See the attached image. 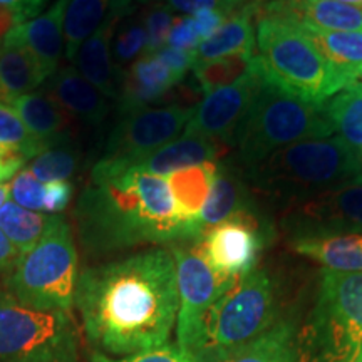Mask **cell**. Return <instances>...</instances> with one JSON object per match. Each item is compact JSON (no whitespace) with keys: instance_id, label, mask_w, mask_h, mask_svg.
I'll return each instance as SVG.
<instances>
[{"instance_id":"6da1fadb","label":"cell","mask_w":362,"mask_h":362,"mask_svg":"<svg viewBox=\"0 0 362 362\" xmlns=\"http://www.w3.org/2000/svg\"><path fill=\"white\" fill-rule=\"evenodd\" d=\"M74 305L94 352L124 357L166 346L180 309L173 253L148 248L84 270Z\"/></svg>"},{"instance_id":"7a4b0ae2","label":"cell","mask_w":362,"mask_h":362,"mask_svg":"<svg viewBox=\"0 0 362 362\" xmlns=\"http://www.w3.org/2000/svg\"><path fill=\"white\" fill-rule=\"evenodd\" d=\"M81 240L90 253L193 242L192 226L180 214L166 176L131 168L90 180L76 205Z\"/></svg>"},{"instance_id":"3957f363","label":"cell","mask_w":362,"mask_h":362,"mask_svg":"<svg viewBox=\"0 0 362 362\" xmlns=\"http://www.w3.org/2000/svg\"><path fill=\"white\" fill-rule=\"evenodd\" d=\"M253 189L284 208L362 175L361 158L339 136L288 144L245 173Z\"/></svg>"},{"instance_id":"277c9868","label":"cell","mask_w":362,"mask_h":362,"mask_svg":"<svg viewBox=\"0 0 362 362\" xmlns=\"http://www.w3.org/2000/svg\"><path fill=\"white\" fill-rule=\"evenodd\" d=\"M257 51L264 78L307 103L324 104L349 86L320 54L304 27L285 17L260 13Z\"/></svg>"},{"instance_id":"5b68a950","label":"cell","mask_w":362,"mask_h":362,"mask_svg":"<svg viewBox=\"0 0 362 362\" xmlns=\"http://www.w3.org/2000/svg\"><path fill=\"white\" fill-rule=\"evenodd\" d=\"M329 136H334V131L324 104L292 96L264 78L238 126L235 143L238 160L247 173L288 144Z\"/></svg>"},{"instance_id":"8992f818","label":"cell","mask_w":362,"mask_h":362,"mask_svg":"<svg viewBox=\"0 0 362 362\" xmlns=\"http://www.w3.org/2000/svg\"><path fill=\"white\" fill-rule=\"evenodd\" d=\"M78 250L71 225L52 215L33 250L21 257L6 279L8 293L40 310L71 312L78 287Z\"/></svg>"},{"instance_id":"52a82bcc","label":"cell","mask_w":362,"mask_h":362,"mask_svg":"<svg viewBox=\"0 0 362 362\" xmlns=\"http://www.w3.org/2000/svg\"><path fill=\"white\" fill-rule=\"evenodd\" d=\"M274 317V284L265 270L253 269L235 279L211 305L194 361L215 362L237 351L269 330Z\"/></svg>"},{"instance_id":"ba28073f","label":"cell","mask_w":362,"mask_h":362,"mask_svg":"<svg viewBox=\"0 0 362 362\" xmlns=\"http://www.w3.org/2000/svg\"><path fill=\"white\" fill-rule=\"evenodd\" d=\"M0 362H83L71 312L34 309L0 292Z\"/></svg>"},{"instance_id":"9c48e42d","label":"cell","mask_w":362,"mask_h":362,"mask_svg":"<svg viewBox=\"0 0 362 362\" xmlns=\"http://www.w3.org/2000/svg\"><path fill=\"white\" fill-rule=\"evenodd\" d=\"M194 107L148 106L121 115L111 131L104 155L90 171V180L123 173L183 134Z\"/></svg>"},{"instance_id":"30bf717a","label":"cell","mask_w":362,"mask_h":362,"mask_svg":"<svg viewBox=\"0 0 362 362\" xmlns=\"http://www.w3.org/2000/svg\"><path fill=\"white\" fill-rule=\"evenodd\" d=\"M314 330L325 362H362V272H322Z\"/></svg>"},{"instance_id":"8fae6325","label":"cell","mask_w":362,"mask_h":362,"mask_svg":"<svg viewBox=\"0 0 362 362\" xmlns=\"http://www.w3.org/2000/svg\"><path fill=\"white\" fill-rule=\"evenodd\" d=\"M180 309L176 319V344L194 356L200 346L203 324L216 298L233 280L221 279L203 255L200 242L173 247Z\"/></svg>"},{"instance_id":"7c38bea8","label":"cell","mask_w":362,"mask_h":362,"mask_svg":"<svg viewBox=\"0 0 362 362\" xmlns=\"http://www.w3.org/2000/svg\"><path fill=\"white\" fill-rule=\"evenodd\" d=\"M293 238L362 233V175L285 208Z\"/></svg>"},{"instance_id":"4fadbf2b","label":"cell","mask_w":362,"mask_h":362,"mask_svg":"<svg viewBox=\"0 0 362 362\" xmlns=\"http://www.w3.org/2000/svg\"><path fill=\"white\" fill-rule=\"evenodd\" d=\"M202 252L216 274L235 280L255 269L264 247L259 218L255 214H242L221 221L203 235Z\"/></svg>"},{"instance_id":"5bb4252c","label":"cell","mask_w":362,"mask_h":362,"mask_svg":"<svg viewBox=\"0 0 362 362\" xmlns=\"http://www.w3.org/2000/svg\"><path fill=\"white\" fill-rule=\"evenodd\" d=\"M262 81L264 76L257 59L255 67L245 78L228 88L206 94L205 99L194 107L192 119L188 121L183 134L203 136L223 144L233 141L238 126L247 115Z\"/></svg>"},{"instance_id":"9a60e30c","label":"cell","mask_w":362,"mask_h":362,"mask_svg":"<svg viewBox=\"0 0 362 362\" xmlns=\"http://www.w3.org/2000/svg\"><path fill=\"white\" fill-rule=\"evenodd\" d=\"M67 0H56L47 12L40 13L33 21L22 22L12 29L2 45L21 47L33 56L45 78H51L57 71L64 42V16Z\"/></svg>"},{"instance_id":"2e32d148","label":"cell","mask_w":362,"mask_h":362,"mask_svg":"<svg viewBox=\"0 0 362 362\" xmlns=\"http://www.w3.org/2000/svg\"><path fill=\"white\" fill-rule=\"evenodd\" d=\"M44 93L74 124L94 128L101 126L110 115V98L86 81L74 66L61 67L54 72Z\"/></svg>"},{"instance_id":"e0dca14e","label":"cell","mask_w":362,"mask_h":362,"mask_svg":"<svg viewBox=\"0 0 362 362\" xmlns=\"http://www.w3.org/2000/svg\"><path fill=\"white\" fill-rule=\"evenodd\" d=\"M181 81L153 54L141 56L123 72L116 99L117 112L121 116L148 107L165 98Z\"/></svg>"},{"instance_id":"ac0fdd59","label":"cell","mask_w":362,"mask_h":362,"mask_svg":"<svg viewBox=\"0 0 362 362\" xmlns=\"http://www.w3.org/2000/svg\"><path fill=\"white\" fill-rule=\"evenodd\" d=\"M260 13L285 17L300 25L337 33H362V7L337 0H270Z\"/></svg>"},{"instance_id":"d6986e66","label":"cell","mask_w":362,"mask_h":362,"mask_svg":"<svg viewBox=\"0 0 362 362\" xmlns=\"http://www.w3.org/2000/svg\"><path fill=\"white\" fill-rule=\"evenodd\" d=\"M242 214H255L248 183H245L237 168L226 163H218L210 194L197 220V233L200 242L203 235L215 225Z\"/></svg>"},{"instance_id":"ffe728a7","label":"cell","mask_w":362,"mask_h":362,"mask_svg":"<svg viewBox=\"0 0 362 362\" xmlns=\"http://www.w3.org/2000/svg\"><path fill=\"white\" fill-rule=\"evenodd\" d=\"M121 21L123 19L115 17L104 22L96 33L84 40L72 59L81 76L110 99H117L123 79V71L117 69L112 61V37Z\"/></svg>"},{"instance_id":"44dd1931","label":"cell","mask_w":362,"mask_h":362,"mask_svg":"<svg viewBox=\"0 0 362 362\" xmlns=\"http://www.w3.org/2000/svg\"><path fill=\"white\" fill-rule=\"evenodd\" d=\"M12 106L19 112L40 153L47 148L71 141L76 124L44 90L21 96L13 101Z\"/></svg>"},{"instance_id":"7402d4cb","label":"cell","mask_w":362,"mask_h":362,"mask_svg":"<svg viewBox=\"0 0 362 362\" xmlns=\"http://www.w3.org/2000/svg\"><path fill=\"white\" fill-rule=\"evenodd\" d=\"M225 144L216 141V139L181 134L175 141L156 149L146 160H143L133 168L158 176H166L176 170L202 165V163H218L220 158L225 155Z\"/></svg>"},{"instance_id":"603a6c76","label":"cell","mask_w":362,"mask_h":362,"mask_svg":"<svg viewBox=\"0 0 362 362\" xmlns=\"http://www.w3.org/2000/svg\"><path fill=\"white\" fill-rule=\"evenodd\" d=\"M133 0H67L64 16V42L67 59H74L86 39L104 22L123 19L131 12Z\"/></svg>"},{"instance_id":"cb8c5ba5","label":"cell","mask_w":362,"mask_h":362,"mask_svg":"<svg viewBox=\"0 0 362 362\" xmlns=\"http://www.w3.org/2000/svg\"><path fill=\"white\" fill-rule=\"evenodd\" d=\"M257 13H260L259 6L247 4L235 11L225 24L216 33L197 47L198 61H211L233 54H255L257 44Z\"/></svg>"},{"instance_id":"d4e9b609","label":"cell","mask_w":362,"mask_h":362,"mask_svg":"<svg viewBox=\"0 0 362 362\" xmlns=\"http://www.w3.org/2000/svg\"><path fill=\"white\" fill-rule=\"evenodd\" d=\"M292 248L325 270L362 272V233L293 238Z\"/></svg>"},{"instance_id":"484cf974","label":"cell","mask_w":362,"mask_h":362,"mask_svg":"<svg viewBox=\"0 0 362 362\" xmlns=\"http://www.w3.org/2000/svg\"><path fill=\"white\" fill-rule=\"evenodd\" d=\"M216 170H218V163L208 161L166 175V181H168L180 214L192 226L194 243L200 242L197 233V220L210 194Z\"/></svg>"},{"instance_id":"4316f807","label":"cell","mask_w":362,"mask_h":362,"mask_svg":"<svg viewBox=\"0 0 362 362\" xmlns=\"http://www.w3.org/2000/svg\"><path fill=\"white\" fill-rule=\"evenodd\" d=\"M302 27L347 84H354L362 78V33H337L310 25Z\"/></svg>"},{"instance_id":"83f0119b","label":"cell","mask_w":362,"mask_h":362,"mask_svg":"<svg viewBox=\"0 0 362 362\" xmlns=\"http://www.w3.org/2000/svg\"><path fill=\"white\" fill-rule=\"evenodd\" d=\"M39 153L19 112L0 103V183L16 176L22 165Z\"/></svg>"},{"instance_id":"f1b7e54d","label":"cell","mask_w":362,"mask_h":362,"mask_svg":"<svg viewBox=\"0 0 362 362\" xmlns=\"http://www.w3.org/2000/svg\"><path fill=\"white\" fill-rule=\"evenodd\" d=\"M47 79L37 61L21 47L0 45V103L34 93Z\"/></svg>"},{"instance_id":"f546056e","label":"cell","mask_w":362,"mask_h":362,"mask_svg":"<svg viewBox=\"0 0 362 362\" xmlns=\"http://www.w3.org/2000/svg\"><path fill=\"white\" fill-rule=\"evenodd\" d=\"M332 131L357 155L362 153V81L347 86L324 103Z\"/></svg>"},{"instance_id":"4dcf8cb0","label":"cell","mask_w":362,"mask_h":362,"mask_svg":"<svg viewBox=\"0 0 362 362\" xmlns=\"http://www.w3.org/2000/svg\"><path fill=\"white\" fill-rule=\"evenodd\" d=\"M215 362H297L292 325L274 324L262 336Z\"/></svg>"},{"instance_id":"1f68e13d","label":"cell","mask_w":362,"mask_h":362,"mask_svg":"<svg viewBox=\"0 0 362 362\" xmlns=\"http://www.w3.org/2000/svg\"><path fill=\"white\" fill-rule=\"evenodd\" d=\"M257 64V54H233L211 61H198L193 67L194 81L203 94L228 88L243 79Z\"/></svg>"},{"instance_id":"d6a6232c","label":"cell","mask_w":362,"mask_h":362,"mask_svg":"<svg viewBox=\"0 0 362 362\" xmlns=\"http://www.w3.org/2000/svg\"><path fill=\"white\" fill-rule=\"evenodd\" d=\"M49 218L51 216L27 210L13 202H7L0 208V230L24 255L33 250L35 243L42 237Z\"/></svg>"},{"instance_id":"836d02e7","label":"cell","mask_w":362,"mask_h":362,"mask_svg":"<svg viewBox=\"0 0 362 362\" xmlns=\"http://www.w3.org/2000/svg\"><path fill=\"white\" fill-rule=\"evenodd\" d=\"M81 153L76 144L62 143L39 153L30 163L29 170L39 181H69L79 170Z\"/></svg>"},{"instance_id":"e575fe53","label":"cell","mask_w":362,"mask_h":362,"mask_svg":"<svg viewBox=\"0 0 362 362\" xmlns=\"http://www.w3.org/2000/svg\"><path fill=\"white\" fill-rule=\"evenodd\" d=\"M112 37V61L117 69H124L144 56L146 51V27L141 21H128Z\"/></svg>"},{"instance_id":"d590c367","label":"cell","mask_w":362,"mask_h":362,"mask_svg":"<svg viewBox=\"0 0 362 362\" xmlns=\"http://www.w3.org/2000/svg\"><path fill=\"white\" fill-rule=\"evenodd\" d=\"M175 17L173 11L168 6H156L148 12L144 27H146V54H155L166 45L171 25H173Z\"/></svg>"},{"instance_id":"8d00e7d4","label":"cell","mask_w":362,"mask_h":362,"mask_svg":"<svg viewBox=\"0 0 362 362\" xmlns=\"http://www.w3.org/2000/svg\"><path fill=\"white\" fill-rule=\"evenodd\" d=\"M11 194L13 203L27 210H44V185L30 170H21L13 176Z\"/></svg>"},{"instance_id":"74e56055","label":"cell","mask_w":362,"mask_h":362,"mask_svg":"<svg viewBox=\"0 0 362 362\" xmlns=\"http://www.w3.org/2000/svg\"><path fill=\"white\" fill-rule=\"evenodd\" d=\"M90 362H197L194 357L189 352L183 351L176 344H166V346L158 347V349L138 352V354L124 356L121 359H112L110 356L99 354V352H93L90 356Z\"/></svg>"},{"instance_id":"f35d334b","label":"cell","mask_w":362,"mask_h":362,"mask_svg":"<svg viewBox=\"0 0 362 362\" xmlns=\"http://www.w3.org/2000/svg\"><path fill=\"white\" fill-rule=\"evenodd\" d=\"M202 44L200 35L194 29V22L192 16L176 17L173 25H171L168 40L165 47L180 49V51H197L198 45Z\"/></svg>"},{"instance_id":"ab89813d","label":"cell","mask_w":362,"mask_h":362,"mask_svg":"<svg viewBox=\"0 0 362 362\" xmlns=\"http://www.w3.org/2000/svg\"><path fill=\"white\" fill-rule=\"evenodd\" d=\"M158 61H161L173 74L178 76L180 79H185L187 72L193 69L198 62L197 51H180L173 47H163L160 51L153 54Z\"/></svg>"},{"instance_id":"60d3db41","label":"cell","mask_w":362,"mask_h":362,"mask_svg":"<svg viewBox=\"0 0 362 362\" xmlns=\"http://www.w3.org/2000/svg\"><path fill=\"white\" fill-rule=\"evenodd\" d=\"M74 187L71 181H51L44 185V211L61 214L69 205Z\"/></svg>"},{"instance_id":"b9f144b4","label":"cell","mask_w":362,"mask_h":362,"mask_svg":"<svg viewBox=\"0 0 362 362\" xmlns=\"http://www.w3.org/2000/svg\"><path fill=\"white\" fill-rule=\"evenodd\" d=\"M168 7L175 12H181L185 16H193V13L205 11V8H214L226 13H233L238 6L233 0H168Z\"/></svg>"},{"instance_id":"7bdbcfd3","label":"cell","mask_w":362,"mask_h":362,"mask_svg":"<svg viewBox=\"0 0 362 362\" xmlns=\"http://www.w3.org/2000/svg\"><path fill=\"white\" fill-rule=\"evenodd\" d=\"M232 13H226L221 11H214V8H205V11H200L197 13H193V22H194V29H197L198 35H200L202 42L206 40L208 37H211L216 30L220 29L221 25L225 24V21Z\"/></svg>"},{"instance_id":"ee69618b","label":"cell","mask_w":362,"mask_h":362,"mask_svg":"<svg viewBox=\"0 0 362 362\" xmlns=\"http://www.w3.org/2000/svg\"><path fill=\"white\" fill-rule=\"evenodd\" d=\"M22 253L19 252L13 243L6 237V233L0 230V275H8L12 274V270L16 269V265L19 264Z\"/></svg>"},{"instance_id":"f6af8a7d","label":"cell","mask_w":362,"mask_h":362,"mask_svg":"<svg viewBox=\"0 0 362 362\" xmlns=\"http://www.w3.org/2000/svg\"><path fill=\"white\" fill-rule=\"evenodd\" d=\"M22 22H25L24 17L16 8L0 6V45L4 44L7 35L12 33V29H16Z\"/></svg>"},{"instance_id":"bcb514c9","label":"cell","mask_w":362,"mask_h":362,"mask_svg":"<svg viewBox=\"0 0 362 362\" xmlns=\"http://www.w3.org/2000/svg\"><path fill=\"white\" fill-rule=\"evenodd\" d=\"M44 4L45 0H0V6L16 8L24 17V21L29 19V17H34L42 8Z\"/></svg>"},{"instance_id":"7dc6e473","label":"cell","mask_w":362,"mask_h":362,"mask_svg":"<svg viewBox=\"0 0 362 362\" xmlns=\"http://www.w3.org/2000/svg\"><path fill=\"white\" fill-rule=\"evenodd\" d=\"M8 193H11V187L6 183H0V208L7 203V198H8Z\"/></svg>"},{"instance_id":"c3c4849f","label":"cell","mask_w":362,"mask_h":362,"mask_svg":"<svg viewBox=\"0 0 362 362\" xmlns=\"http://www.w3.org/2000/svg\"><path fill=\"white\" fill-rule=\"evenodd\" d=\"M337 2L349 4V6H356V7H362V0H337Z\"/></svg>"},{"instance_id":"681fc988","label":"cell","mask_w":362,"mask_h":362,"mask_svg":"<svg viewBox=\"0 0 362 362\" xmlns=\"http://www.w3.org/2000/svg\"><path fill=\"white\" fill-rule=\"evenodd\" d=\"M233 2H237L238 6H247V4H252V2H255V0H233Z\"/></svg>"},{"instance_id":"f907efd6","label":"cell","mask_w":362,"mask_h":362,"mask_svg":"<svg viewBox=\"0 0 362 362\" xmlns=\"http://www.w3.org/2000/svg\"><path fill=\"white\" fill-rule=\"evenodd\" d=\"M136 2H141V4H146V2H155V0H136Z\"/></svg>"},{"instance_id":"816d5d0a","label":"cell","mask_w":362,"mask_h":362,"mask_svg":"<svg viewBox=\"0 0 362 362\" xmlns=\"http://www.w3.org/2000/svg\"><path fill=\"white\" fill-rule=\"evenodd\" d=\"M359 158H361V166H362V153L359 155Z\"/></svg>"}]
</instances>
